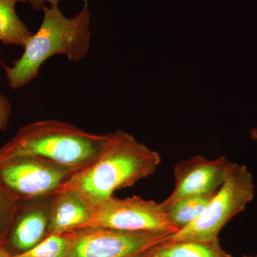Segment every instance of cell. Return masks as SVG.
<instances>
[{"mask_svg": "<svg viewBox=\"0 0 257 257\" xmlns=\"http://www.w3.org/2000/svg\"><path fill=\"white\" fill-rule=\"evenodd\" d=\"M89 227L165 234L177 231L167 219L160 204L138 196L124 199L114 196L94 208L84 229Z\"/></svg>", "mask_w": 257, "mask_h": 257, "instance_id": "obj_6", "label": "cell"}, {"mask_svg": "<svg viewBox=\"0 0 257 257\" xmlns=\"http://www.w3.org/2000/svg\"><path fill=\"white\" fill-rule=\"evenodd\" d=\"M83 1H84V3H85V5H87V0H83Z\"/></svg>", "mask_w": 257, "mask_h": 257, "instance_id": "obj_20", "label": "cell"}, {"mask_svg": "<svg viewBox=\"0 0 257 257\" xmlns=\"http://www.w3.org/2000/svg\"><path fill=\"white\" fill-rule=\"evenodd\" d=\"M145 257H233L224 251L219 240L164 242L150 248Z\"/></svg>", "mask_w": 257, "mask_h": 257, "instance_id": "obj_11", "label": "cell"}, {"mask_svg": "<svg viewBox=\"0 0 257 257\" xmlns=\"http://www.w3.org/2000/svg\"><path fill=\"white\" fill-rule=\"evenodd\" d=\"M20 0H0V42L24 47L32 33L19 18L16 5Z\"/></svg>", "mask_w": 257, "mask_h": 257, "instance_id": "obj_12", "label": "cell"}, {"mask_svg": "<svg viewBox=\"0 0 257 257\" xmlns=\"http://www.w3.org/2000/svg\"><path fill=\"white\" fill-rule=\"evenodd\" d=\"M160 162L157 152L117 130L108 134L95 160L77 171L60 189L77 192L94 209L114 197L116 191L153 175Z\"/></svg>", "mask_w": 257, "mask_h": 257, "instance_id": "obj_1", "label": "cell"}, {"mask_svg": "<svg viewBox=\"0 0 257 257\" xmlns=\"http://www.w3.org/2000/svg\"><path fill=\"white\" fill-rule=\"evenodd\" d=\"M0 257H12L7 251L2 241H0Z\"/></svg>", "mask_w": 257, "mask_h": 257, "instance_id": "obj_18", "label": "cell"}, {"mask_svg": "<svg viewBox=\"0 0 257 257\" xmlns=\"http://www.w3.org/2000/svg\"><path fill=\"white\" fill-rule=\"evenodd\" d=\"M78 170L36 157H10L0 160V184L17 201L50 197Z\"/></svg>", "mask_w": 257, "mask_h": 257, "instance_id": "obj_5", "label": "cell"}, {"mask_svg": "<svg viewBox=\"0 0 257 257\" xmlns=\"http://www.w3.org/2000/svg\"><path fill=\"white\" fill-rule=\"evenodd\" d=\"M51 197L17 202L2 239L11 256L31 249L48 235Z\"/></svg>", "mask_w": 257, "mask_h": 257, "instance_id": "obj_9", "label": "cell"}, {"mask_svg": "<svg viewBox=\"0 0 257 257\" xmlns=\"http://www.w3.org/2000/svg\"><path fill=\"white\" fill-rule=\"evenodd\" d=\"M252 175L245 165L232 163L224 183L200 216L187 227L168 235L165 242L219 240L221 230L242 212L254 197Z\"/></svg>", "mask_w": 257, "mask_h": 257, "instance_id": "obj_4", "label": "cell"}, {"mask_svg": "<svg viewBox=\"0 0 257 257\" xmlns=\"http://www.w3.org/2000/svg\"><path fill=\"white\" fill-rule=\"evenodd\" d=\"M43 20L23 47L21 57L13 65H4L10 87L21 89L38 77L42 64L55 55L72 62L85 58L91 47V12L87 5L73 18H67L58 6H45Z\"/></svg>", "mask_w": 257, "mask_h": 257, "instance_id": "obj_2", "label": "cell"}, {"mask_svg": "<svg viewBox=\"0 0 257 257\" xmlns=\"http://www.w3.org/2000/svg\"><path fill=\"white\" fill-rule=\"evenodd\" d=\"M241 257H257V255H243Z\"/></svg>", "mask_w": 257, "mask_h": 257, "instance_id": "obj_19", "label": "cell"}, {"mask_svg": "<svg viewBox=\"0 0 257 257\" xmlns=\"http://www.w3.org/2000/svg\"><path fill=\"white\" fill-rule=\"evenodd\" d=\"M106 138L107 135L87 133L64 121L40 120L20 128L0 148V160L18 156L36 157L80 170L100 154Z\"/></svg>", "mask_w": 257, "mask_h": 257, "instance_id": "obj_3", "label": "cell"}, {"mask_svg": "<svg viewBox=\"0 0 257 257\" xmlns=\"http://www.w3.org/2000/svg\"><path fill=\"white\" fill-rule=\"evenodd\" d=\"M215 193L177 201L165 209L167 219L177 231L187 227L202 214Z\"/></svg>", "mask_w": 257, "mask_h": 257, "instance_id": "obj_13", "label": "cell"}, {"mask_svg": "<svg viewBox=\"0 0 257 257\" xmlns=\"http://www.w3.org/2000/svg\"><path fill=\"white\" fill-rule=\"evenodd\" d=\"M72 241V231L47 235L35 247L12 257H67Z\"/></svg>", "mask_w": 257, "mask_h": 257, "instance_id": "obj_14", "label": "cell"}, {"mask_svg": "<svg viewBox=\"0 0 257 257\" xmlns=\"http://www.w3.org/2000/svg\"><path fill=\"white\" fill-rule=\"evenodd\" d=\"M168 235L103 227L76 230L67 257H145L150 248L165 242Z\"/></svg>", "mask_w": 257, "mask_h": 257, "instance_id": "obj_7", "label": "cell"}, {"mask_svg": "<svg viewBox=\"0 0 257 257\" xmlns=\"http://www.w3.org/2000/svg\"><path fill=\"white\" fill-rule=\"evenodd\" d=\"M60 0H20L22 3H28L32 9L39 11L42 10L45 6H58Z\"/></svg>", "mask_w": 257, "mask_h": 257, "instance_id": "obj_17", "label": "cell"}, {"mask_svg": "<svg viewBox=\"0 0 257 257\" xmlns=\"http://www.w3.org/2000/svg\"><path fill=\"white\" fill-rule=\"evenodd\" d=\"M92 213V208L77 192L59 189L51 197L48 235L84 229Z\"/></svg>", "mask_w": 257, "mask_h": 257, "instance_id": "obj_10", "label": "cell"}, {"mask_svg": "<svg viewBox=\"0 0 257 257\" xmlns=\"http://www.w3.org/2000/svg\"><path fill=\"white\" fill-rule=\"evenodd\" d=\"M11 114V103L6 96L0 92V132L6 130Z\"/></svg>", "mask_w": 257, "mask_h": 257, "instance_id": "obj_16", "label": "cell"}, {"mask_svg": "<svg viewBox=\"0 0 257 257\" xmlns=\"http://www.w3.org/2000/svg\"><path fill=\"white\" fill-rule=\"evenodd\" d=\"M17 201L0 184V241L4 236Z\"/></svg>", "mask_w": 257, "mask_h": 257, "instance_id": "obj_15", "label": "cell"}, {"mask_svg": "<svg viewBox=\"0 0 257 257\" xmlns=\"http://www.w3.org/2000/svg\"><path fill=\"white\" fill-rule=\"evenodd\" d=\"M232 163L224 157L209 160L200 155L178 162L174 167L175 189L170 197L160 203L161 207L165 211L184 198L217 192Z\"/></svg>", "mask_w": 257, "mask_h": 257, "instance_id": "obj_8", "label": "cell"}]
</instances>
